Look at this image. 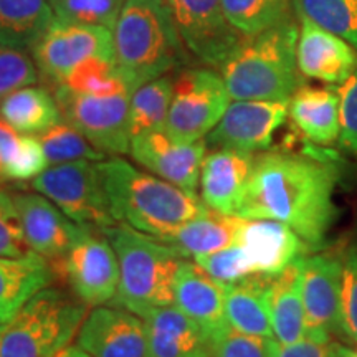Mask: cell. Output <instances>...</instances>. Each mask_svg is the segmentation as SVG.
Wrapping results in <instances>:
<instances>
[{
  "label": "cell",
  "mask_w": 357,
  "mask_h": 357,
  "mask_svg": "<svg viewBox=\"0 0 357 357\" xmlns=\"http://www.w3.org/2000/svg\"><path fill=\"white\" fill-rule=\"evenodd\" d=\"M336 184V169L323 160L283 151H263L255 155L236 215L284 223L314 252L324 243L337 218Z\"/></svg>",
  "instance_id": "cell-1"
},
{
  "label": "cell",
  "mask_w": 357,
  "mask_h": 357,
  "mask_svg": "<svg viewBox=\"0 0 357 357\" xmlns=\"http://www.w3.org/2000/svg\"><path fill=\"white\" fill-rule=\"evenodd\" d=\"M111 215L116 222L162 238L205 211L197 194L139 171L119 155L96 162Z\"/></svg>",
  "instance_id": "cell-2"
},
{
  "label": "cell",
  "mask_w": 357,
  "mask_h": 357,
  "mask_svg": "<svg viewBox=\"0 0 357 357\" xmlns=\"http://www.w3.org/2000/svg\"><path fill=\"white\" fill-rule=\"evenodd\" d=\"M298 29L291 17L245 37L220 66L231 100L289 101L301 86L296 60Z\"/></svg>",
  "instance_id": "cell-3"
},
{
  "label": "cell",
  "mask_w": 357,
  "mask_h": 357,
  "mask_svg": "<svg viewBox=\"0 0 357 357\" xmlns=\"http://www.w3.org/2000/svg\"><path fill=\"white\" fill-rule=\"evenodd\" d=\"M114 61L136 89L185 60L167 0H128L113 29Z\"/></svg>",
  "instance_id": "cell-4"
},
{
  "label": "cell",
  "mask_w": 357,
  "mask_h": 357,
  "mask_svg": "<svg viewBox=\"0 0 357 357\" xmlns=\"http://www.w3.org/2000/svg\"><path fill=\"white\" fill-rule=\"evenodd\" d=\"M119 263V284L113 306L144 318L158 307L174 305V280L182 258L162 240L126 223L102 230Z\"/></svg>",
  "instance_id": "cell-5"
},
{
  "label": "cell",
  "mask_w": 357,
  "mask_h": 357,
  "mask_svg": "<svg viewBox=\"0 0 357 357\" xmlns=\"http://www.w3.org/2000/svg\"><path fill=\"white\" fill-rule=\"evenodd\" d=\"M86 314L75 294L45 288L0 324V357H55L77 337Z\"/></svg>",
  "instance_id": "cell-6"
},
{
  "label": "cell",
  "mask_w": 357,
  "mask_h": 357,
  "mask_svg": "<svg viewBox=\"0 0 357 357\" xmlns=\"http://www.w3.org/2000/svg\"><path fill=\"white\" fill-rule=\"evenodd\" d=\"M71 294L86 306H102L114 300L119 284V263L105 231L79 227L68 252L50 263Z\"/></svg>",
  "instance_id": "cell-7"
},
{
  "label": "cell",
  "mask_w": 357,
  "mask_h": 357,
  "mask_svg": "<svg viewBox=\"0 0 357 357\" xmlns=\"http://www.w3.org/2000/svg\"><path fill=\"white\" fill-rule=\"evenodd\" d=\"M222 75L212 68H187L174 78L166 131L178 142L204 139L230 105Z\"/></svg>",
  "instance_id": "cell-8"
},
{
  "label": "cell",
  "mask_w": 357,
  "mask_h": 357,
  "mask_svg": "<svg viewBox=\"0 0 357 357\" xmlns=\"http://www.w3.org/2000/svg\"><path fill=\"white\" fill-rule=\"evenodd\" d=\"M32 187L78 225L105 230L118 223L111 215L96 162L91 160L48 166L33 178Z\"/></svg>",
  "instance_id": "cell-9"
},
{
  "label": "cell",
  "mask_w": 357,
  "mask_h": 357,
  "mask_svg": "<svg viewBox=\"0 0 357 357\" xmlns=\"http://www.w3.org/2000/svg\"><path fill=\"white\" fill-rule=\"evenodd\" d=\"M53 95L65 121L77 128L98 151L106 155H123L131 151L129 101L132 93L79 95L65 84H56Z\"/></svg>",
  "instance_id": "cell-10"
},
{
  "label": "cell",
  "mask_w": 357,
  "mask_h": 357,
  "mask_svg": "<svg viewBox=\"0 0 357 357\" xmlns=\"http://www.w3.org/2000/svg\"><path fill=\"white\" fill-rule=\"evenodd\" d=\"M30 53L40 77L56 86L86 58L100 56L114 61L113 30L65 22L55 17Z\"/></svg>",
  "instance_id": "cell-11"
},
{
  "label": "cell",
  "mask_w": 357,
  "mask_h": 357,
  "mask_svg": "<svg viewBox=\"0 0 357 357\" xmlns=\"http://www.w3.org/2000/svg\"><path fill=\"white\" fill-rule=\"evenodd\" d=\"M182 45L200 63L220 68L245 38L223 12L222 0H167Z\"/></svg>",
  "instance_id": "cell-12"
},
{
  "label": "cell",
  "mask_w": 357,
  "mask_h": 357,
  "mask_svg": "<svg viewBox=\"0 0 357 357\" xmlns=\"http://www.w3.org/2000/svg\"><path fill=\"white\" fill-rule=\"evenodd\" d=\"M289 101L234 100L222 119L205 137L212 149H234L263 153L288 118Z\"/></svg>",
  "instance_id": "cell-13"
},
{
  "label": "cell",
  "mask_w": 357,
  "mask_h": 357,
  "mask_svg": "<svg viewBox=\"0 0 357 357\" xmlns=\"http://www.w3.org/2000/svg\"><path fill=\"white\" fill-rule=\"evenodd\" d=\"M301 294L306 318V336L333 339L341 336V257L312 253L301 260Z\"/></svg>",
  "instance_id": "cell-14"
},
{
  "label": "cell",
  "mask_w": 357,
  "mask_h": 357,
  "mask_svg": "<svg viewBox=\"0 0 357 357\" xmlns=\"http://www.w3.org/2000/svg\"><path fill=\"white\" fill-rule=\"evenodd\" d=\"M205 151V139L178 142L169 136L166 129H159L132 137L129 154L146 171L195 194L200 184Z\"/></svg>",
  "instance_id": "cell-15"
},
{
  "label": "cell",
  "mask_w": 357,
  "mask_h": 357,
  "mask_svg": "<svg viewBox=\"0 0 357 357\" xmlns=\"http://www.w3.org/2000/svg\"><path fill=\"white\" fill-rule=\"evenodd\" d=\"M77 346L91 357H151L144 319L119 306H96L88 312Z\"/></svg>",
  "instance_id": "cell-16"
},
{
  "label": "cell",
  "mask_w": 357,
  "mask_h": 357,
  "mask_svg": "<svg viewBox=\"0 0 357 357\" xmlns=\"http://www.w3.org/2000/svg\"><path fill=\"white\" fill-rule=\"evenodd\" d=\"M296 60L305 78L339 86L357 68V48L314 22L300 19Z\"/></svg>",
  "instance_id": "cell-17"
},
{
  "label": "cell",
  "mask_w": 357,
  "mask_h": 357,
  "mask_svg": "<svg viewBox=\"0 0 357 357\" xmlns=\"http://www.w3.org/2000/svg\"><path fill=\"white\" fill-rule=\"evenodd\" d=\"M236 243L242 245L255 275L275 276L311 252L296 231L266 218H243Z\"/></svg>",
  "instance_id": "cell-18"
},
{
  "label": "cell",
  "mask_w": 357,
  "mask_h": 357,
  "mask_svg": "<svg viewBox=\"0 0 357 357\" xmlns=\"http://www.w3.org/2000/svg\"><path fill=\"white\" fill-rule=\"evenodd\" d=\"M174 305L194 319L213 339L229 328L225 316V284L195 261L182 260L174 280Z\"/></svg>",
  "instance_id": "cell-19"
},
{
  "label": "cell",
  "mask_w": 357,
  "mask_h": 357,
  "mask_svg": "<svg viewBox=\"0 0 357 357\" xmlns=\"http://www.w3.org/2000/svg\"><path fill=\"white\" fill-rule=\"evenodd\" d=\"M13 202L30 250L47 258L48 263L60 260L73 245L82 225L70 220L52 200L38 192L15 194Z\"/></svg>",
  "instance_id": "cell-20"
},
{
  "label": "cell",
  "mask_w": 357,
  "mask_h": 357,
  "mask_svg": "<svg viewBox=\"0 0 357 357\" xmlns=\"http://www.w3.org/2000/svg\"><path fill=\"white\" fill-rule=\"evenodd\" d=\"M255 154L234 149H212L200 171V199L208 208L236 215L252 176Z\"/></svg>",
  "instance_id": "cell-21"
},
{
  "label": "cell",
  "mask_w": 357,
  "mask_h": 357,
  "mask_svg": "<svg viewBox=\"0 0 357 357\" xmlns=\"http://www.w3.org/2000/svg\"><path fill=\"white\" fill-rule=\"evenodd\" d=\"M142 319L151 357H213L211 337L176 305L158 307Z\"/></svg>",
  "instance_id": "cell-22"
},
{
  "label": "cell",
  "mask_w": 357,
  "mask_h": 357,
  "mask_svg": "<svg viewBox=\"0 0 357 357\" xmlns=\"http://www.w3.org/2000/svg\"><path fill=\"white\" fill-rule=\"evenodd\" d=\"M55 278L47 258L35 252L24 257H0V324L13 318Z\"/></svg>",
  "instance_id": "cell-23"
},
{
  "label": "cell",
  "mask_w": 357,
  "mask_h": 357,
  "mask_svg": "<svg viewBox=\"0 0 357 357\" xmlns=\"http://www.w3.org/2000/svg\"><path fill=\"white\" fill-rule=\"evenodd\" d=\"M288 114L298 131L312 144L331 146L339 141L337 88L301 84L289 98Z\"/></svg>",
  "instance_id": "cell-24"
},
{
  "label": "cell",
  "mask_w": 357,
  "mask_h": 357,
  "mask_svg": "<svg viewBox=\"0 0 357 357\" xmlns=\"http://www.w3.org/2000/svg\"><path fill=\"white\" fill-rule=\"evenodd\" d=\"M242 222L243 217L205 207L197 217L159 240L172 247L185 260L197 258L236 243Z\"/></svg>",
  "instance_id": "cell-25"
},
{
  "label": "cell",
  "mask_w": 357,
  "mask_h": 357,
  "mask_svg": "<svg viewBox=\"0 0 357 357\" xmlns=\"http://www.w3.org/2000/svg\"><path fill=\"white\" fill-rule=\"evenodd\" d=\"M301 260L271 276L268 287V307L273 339L281 344H291L306 336L301 294Z\"/></svg>",
  "instance_id": "cell-26"
},
{
  "label": "cell",
  "mask_w": 357,
  "mask_h": 357,
  "mask_svg": "<svg viewBox=\"0 0 357 357\" xmlns=\"http://www.w3.org/2000/svg\"><path fill=\"white\" fill-rule=\"evenodd\" d=\"M271 276L252 275L225 284V316L231 328L245 334L273 337L268 287Z\"/></svg>",
  "instance_id": "cell-27"
},
{
  "label": "cell",
  "mask_w": 357,
  "mask_h": 357,
  "mask_svg": "<svg viewBox=\"0 0 357 357\" xmlns=\"http://www.w3.org/2000/svg\"><path fill=\"white\" fill-rule=\"evenodd\" d=\"M0 118L17 132L40 134L63 119L55 95L43 86H24L0 100Z\"/></svg>",
  "instance_id": "cell-28"
},
{
  "label": "cell",
  "mask_w": 357,
  "mask_h": 357,
  "mask_svg": "<svg viewBox=\"0 0 357 357\" xmlns=\"http://www.w3.org/2000/svg\"><path fill=\"white\" fill-rule=\"evenodd\" d=\"M53 20L50 0H0V43L30 52Z\"/></svg>",
  "instance_id": "cell-29"
},
{
  "label": "cell",
  "mask_w": 357,
  "mask_h": 357,
  "mask_svg": "<svg viewBox=\"0 0 357 357\" xmlns=\"http://www.w3.org/2000/svg\"><path fill=\"white\" fill-rule=\"evenodd\" d=\"M174 93V78L169 75L151 79L132 91L129 101V134L132 137L166 128Z\"/></svg>",
  "instance_id": "cell-30"
},
{
  "label": "cell",
  "mask_w": 357,
  "mask_h": 357,
  "mask_svg": "<svg viewBox=\"0 0 357 357\" xmlns=\"http://www.w3.org/2000/svg\"><path fill=\"white\" fill-rule=\"evenodd\" d=\"M66 88L79 95L109 96L118 93H132L134 89L119 71L118 65L113 60L91 56L78 63L63 79Z\"/></svg>",
  "instance_id": "cell-31"
},
{
  "label": "cell",
  "mask_w": 357,
  "mask_h": 357,
  "mask_svg": "<svg viewBox=\"0 0 357 357\" xmlns=\"http://www.w3.org/2000/svg\"><path fill=\"white\" fill-rule=\"evenodd\" d=\"M298 19H307L357 48V0H291Z\"/></svg>",
  "instance_id": "cell-32"
},
{
  "label": "cell",
  "mask_w": 357,
  "mask_h": 357,
  "mask_svg": "<svg viewBox=\"0 0 357 357\" xmlns=\"http://www.w3.org/2000/svg\"><path fill=\"white\" fill-rule=\"evenodd\" d=\"M227 19L243 37H253L289 17L291 0H222Z\"/></svg>",
  "instance_id": "cell-33"
},
{
  "label": "cell",
  "mask_w": 357,
  "mask_h": 357,
  "mask_svg": "<svg viewBox=\"0 0 357 357\" xmlns=\"http://www.w3.org/2000/svg\"><path fill=\"white\" fill-rule=\"evenodd\" d=\"M47 155L48 166L55 164L75 162V160H91L100 162L106 159V154L98 151L77 128L61 119L55 126L37 136Z\"/></svg>",
  "instance_id": "cell-34"
},
{
  "label": "cell",
  "mask_w": 357,
  "mask_h": 357,
  "mask_svg": "<svg viewBox=\"0 0 357 357\" xmlns=\"http://www.w3.org/2000/svg\"><path fill=\"white\" fill-rule=\"evenodd\" d=\"M50 2L56 19L113 30L128 0H50Z\"/></svg>",
  "instance_id": "cell-35"
},
{
  "label": "cell",
  "mask_w": 357,
  "mask_h": 357,
  "mask_svg": "<svg viewBox=\"0 0 357 357\" xmlns=\"http://www.w3.org/2000/svg\"><path fill=\"white\" fill-rule=\"evenodd\" d=\"M341 336L357 346V242L341 252Z\"/></svg>",
  "instance_id": "cell-36"
},
{
  "label": "cell",
  "mask_w": 357,
  "mask_h": 357,
  "mask_svg": "<svg viewBox=\"0 0 357 357\" xmlns=\"http://www.w3.org/2000/svg\"><path fill=\"white\" fill-rule=\"evenodd\" d=\"M194 260L208 275L213 276V278L223 284H231L235 281L255 275L247 253H245L242 245L238 243L218 250V252L208 253V255H200L194 258Z\"/></svg>",
  "instance_id": "cell-37"
},
{
  "label": "cell",
  "mask_w": 357,
  "mask_h": 357,
  "mask_svg": "<svg viewBox=\"0 0 357 357\" xmlns=\"http://www.w3.org/2000/svg\"><path fill=\"white\" fill-rule=\"evenodd\" d=\"M40 73L29 52L0 43V100L15 89L38 82Z\"/></svg>",
  "instance_id": "cell-38"
},
{
  "label": "cell",
  "mask_w": 357,
  "mask_h": 357,
  "mask_svg": "<svg viewBox=\"0 0 357 357\" xmlns=\"http://www.w3.org/2000/svg\"><path fill=\"white\" fill-rule=\"evenodd\" d=\"M48 167L47 155L37 136L19 137L10 158L3 166V181H30Z\"/></svg>",
  "instance_id": "cell-39"
},
{
  "label": "cell",
  "mask_w": 357,
  "mask_h": 357,
  "mask_svg": "<svg viewBox=\"0 0 357 357\" xmlns=\"http://www.w3.org/2000/svg\"><path fill=\"white\" fill-rule=\"evenodd\" d=\"M30 252L13 197L0 190V257H24Z\"/></svg>",
  "instance_id": "cell-40"
},
{
  "label": "cell",
  "mask_w": 357,
  "mask_h": 357,
  "mask_svg": "<svg viewBox=\"0 0 357 357\" xmlns=\"http://www.w3.org/2000/svg\"><path fill=\"white\" fill-rule=\"evenodd\" d=\"M213 357H271V337L245 334L229 328L212 342Z\"/></svg>",
  "instance_id": "cell-41"
},
{
  "label": "cell",
  "mask_w": 357,
  "mask_h": 357,
  "mask_svg": "<svg viewBox=\"0 0 357 357\" xmlns=\"http://www.w3.org/2000/svg\"><path fill=\"white\" fill-rule=\"evenodd\" d=\"M339 95V142L347 153L357 155V68L337 86Z\"/></svg>",
  "instance_id": "cell-42"
},
{
  "label": "cell",
  "mask_w": 357,
  "mask_h": 357,
  "mask_svg": "<svg viewBox=\"0 0 357 357\" xmlns=\"http://www.w3.org/2000/svg\"><path fill=\"white\" fill-rule=\"evenodd\" d=\"M347 347L333 339H314L305 336L291 344H281L271 337V357H346Z\"/></svg>",
  "instance_id": "cell-43"
},
{
  "label": "cell",
  "mask_w": 357,
  "mask_h": 357,
  "mask_svg": "<svg viewBox=\"0 0 357 357\" xmlns=\"http://www.w3.org/2000/svg\"><path fill=\"white\" fill-rule=\"evenodd\" d=\"M19 137L20 136L17 134L15 129L0 118V164H2V171H3V166H6L7 159L10 158L13 147L17 146Z\"/></svg>",
  "instance_id": "cell-44"
},
{
  "label": "cell",
  "mask_w": 357,
  "mask_h": 357,
  "mask_svg": "<svg viewBox=\"0 0 357 357\" xmlns=\"http://www.w3.org/2000/svg\"><path fill=\"white\" fill-rule=\"evenodd\" d=\"M55 357H91L88 352H84L82 347L78 346H66L65 349H61Z\"/></svg>",
  "instance_id": "cell-45"
},
{
  "label": "cell",
  "mask_w": 357,
  "mask_h": 357,
  "mask_svg": "<svg viewBox=\"0 0 357 357\" xmlns=\"http://www.w3.org/2000/svg\"><path fill=\"white\" fill-rule=\"evenodd\" d=\"M346 357H357V347H356V349H349V347H347Z\"/></svg>",
  "instance_id": "cell-46"
},
{
  "label": "cell",
  "mask_w": 357,
  "mask_h": 357,
  "mask_svg": "<svg viewBox=\"0 0 357 357\" xmlns=\"http://www.w3.org/2000/svg\"><path fill=\"white\" fill-rule=\"evenodd\" d=\"M0 182H3V171H2V164H0Z\"/></svg>",
  "instance_id": "cell-47"
}]
</instances>
